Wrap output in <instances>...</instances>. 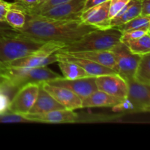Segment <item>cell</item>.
I'll use <instances>...</instances> for the list:
<instances>
[{"mask_svg":"<svg viewBox=\"0 0 150 150\" xmlns=\"http://www.w3.org/2000/svg\"><path fill=\"white\" fill-rule=\"evenodd\" d=\"M95 29L96 28L81 20H55L26 13V23L18 31L40 42H58L67 45Z\"/></svg>","mask_w":150,"mask_h":150,"instance_id":"obj_1","label":"cell"},{"mask_svg":"<svg viewBox=\"0 0 150 150\" xmlns=\"http://www.w3.org/2000/svg\"><path fill=\"white\" fill-rule=\"evenodd\" d=\"M45 43L26 36L6 22L0 23V62L8 63L26 57Z\"/></svg>","mask_w":150,"mask_h":150,"instance_id":"obj_2","label":"cell"},{"mask_svg":"<svg viewBox=\"0 0 150 150\" xmlns=\"http://www.w3.org/2000/svg\"><path fill=\"white\" fill-rule=\"evenodd\" d=\"M122 32L117 27L95 29L75 42L64 45L59 52L71 53L86 51H109L121 42Z\"/></svg>","mask_w":150,"mask_h":150,"instance_id":"obj_3","label":"cell"},{"mask_svg":"<svg viewBox=\"0 0 150 150\" xmlns=\"http://www.w3.org/2000/svg\"><path fill=\"white\" fill-rule=\"evenodd\" d=\"M4 83L8 89H19L30 83H40L62 77L48 66L36 67H16L4 63Z\"/></svg>","mask_w":150,"mask_h":150,"instance_id":"obj_4","label":"cell"},{"mask_svg":"<svg viewBox=\"0 0 150 150\" xmlns=\"http://www.w3.org/2000/svg\"><path fill=\"white\" fill-rule=\"evenodd\" d=\"M65 44L58 42H47L34 52L22 58L17 59L10 62L5 63L7 65L16 67H36L48 66L57 62V56L55 53L61 50Z\"/></svg>","mask_w":150,"mask_h":150,"instance_id":"obj_5","label":"cell"},{"mask_svg":"<svg viewBox=\"0 0 150 150\" xmlns=\"http://www.w3.org/2000/svg\"><path fill=\"white\" fill-rule=\"evenodd\" d=\"M117 66V74L126 81L133 79L135 71L142 56L133 54L125 44L120 42L109 50Z\"/></svg>","mask_w":150,"mask_h":150,"instance_id":"obj_6","label":"cell"},{"mask_svg":"<svg viewBox=\"0 0 150 150\" xmlns=\"http://www.w3.org/2000/svg\"><path fill=\"white\" fill-rule=\"evenodd\" d=\"M39 83H30L21 86L10 100L9 112L24 116L29 114L38 96Z\"/></svg>","mask_w":150,"mask_h":150,"instance_id":"obj_7","label":"cell"},{"mask_svg":"<svg viewBox=\"0 0 150 150\" xmlns=\"http://www.w3.org/2000/svg\"><path fill=\"white\" fill-rule=\"evenodd\" d=\"M86 0H71L39 13V16L55 20H81Z\"/></svg>","mask_w":150,"mask_h":150,"instance_id":"obj_8","label":"cell"},{"mask_svg":"<svg viewBox=\"0 0 150 150\" xmlns=\"http://www.w3.org/2000/svg\"><path fill=\"white\" fill-rule=\"evenodd\" d=\"M95 79L96 77L95 76H89L77 79H67L61 77L59 79L49 81L47 83L54 86L67 88L83 100L98 90Z\"/></svg>","mask_w":150,"mask_h":150,"instance_id":"obj_9","label":"cell"},{"mask_svg":"<svg viewBox=\"0 0 150 150\" xmlns=\"http://www.w3.org/2000/svg\"><path fill=\"white\" fill-rule=\"evenodd\" d=\"M95 83L98 90L121 100L127 98L128 91L127 83L117 73L97 76Z\"/></svg>","mask_w":150,"mask_h":150,"instance_id":"obj_10","label":"cell"},{"mask_svg":"<svg viewBox=\"0 0 150 150\" xmlns=\"http://www.w3.org/2000/svg\"><path fill=\"white\" fill-rule=\"evenodd\" d=\"M127 98L134 107V112H149L150 109V86L138 83L134 79L127 81Z\"/></svg>","mask_w":150,"mask_h":150,"instance_id":"obj_11","label":"cell"},{"mask_svg":"<svg viewBox=\"0 0 150 150\" xmlns=\"http://www.w3.org/2000/svg\"><path fill=\"white\" fill-rule=\"evenodd\" d=\"M81 21L98 29L111 28L109 18V0L82 12Z\"/></svg>","mask_w":150,"mask_h":150,"instance_id":"obj_12","label":"cell"},{"mask_svg":"<svg viewBox=\"0 0 150 150\" xmlns=\"http://www.w3.org/2000/svg\"><path fill=\"white\" fill-rule=\"evenodd\" d=\"M41 85L46 92L66 109L74 111L82 108V100L70 89L49 84L47 82H42Z\"/></svg>","mask_w":150,"mask_h":150,"instance_id":"obj_13","label":"cell"},{"mask_svg":"<svg viewBox=\"0 0 150 150\" xmlns=\"http://www.w3.org/2000/svg\"><path fill=\"white\" fill-rule=\"evenodd\" d=\"M23 117L29 122L42 123H74L79 121V116L73 110L60 109L42 114H27Z\"/></svg>","mask_w":150,"mask_h":150,"instance_id":"obj_14","label":"cell"},{"mask_svg":"<svg viewBox=\"0 0 150 150\" xmlns=\"http://www.w3.org/2000/svg\"><path fill=\"white\" fill-rule=\"evenodd\" d=\"M55 54L57 56V60H64V61L76 63L81 66L91 76L97 77V76H103V75L117 73L114 70L109 67H105V66L100 64L91 60L86 59L74 57V56L70 55L66 53L59 52V51H57Z\"/></svg>","mask_w":150,"mask_h":150,"instance_id":"obj_15","label":"cell"},{"mask_svg":"<svg viewBox=\"0 0 150 150\" xmlns=\"http://www.w3.org/2000/svg\"><path fill=\"white\" fill-rule=\"evenodd\" d=\"M60 109L66 108L59 103L48 92H46L42 86L41 83H40L36 100L29 114H42Z\"/></svg>","mask_w":150,"mask_h":150,"instance_id":"obj_16","label":"cell"},{"mask_svg":"<svg viewBox=\"0 0 150 150\" xmlns=\"http://www.w3.org/2000/svg\"><path fill=\"white\" fill-rule=\"evenodd\" d=\"M66 54L93 61L98 64L112 69L117 73V63L114 59L113 54L110 51H86L66 53Z\"/></svg>","mask_w":150,"mask_h":150,"instance_id":"obj_17","label":"cell"},{"mask_svg":"<svg viewBox=\"0 0 150 150\" xmlns=\"http://www.w3.org/2000/svg\"><path fill=\"white\" fill-rule=\"evenodd\" d=\"M123 100L110 95L100 90H97L82 100V108L95 107H113Z\"/></svg>","mask_w":150,"mask_h":150,"instance_id":"obj_18","label":"cell"},{"mask_svg":"<svg viewBox=\"0 0 150 150\" xmlns=\"http://www.w3.org/2000/svg\"><path fill=\"white\" fill-rule=\"evenodd\" d=\"M141 6L142 1L140 0H130L117 16L111 19L110 26L119 27L139 16L141 13Z\"/></svg>","mask_w":150,"mask_h":150,"instance_id":"obj_19","label":"cell"},{"mask_svg":"<svg viewBox=\"0 0 150 150\" xmlns=\"http://www.w3.org/2000/svg\"><path fill=\"white\" fill-rule=\"evenodd\" d=\"M5 22L13 29L20 30L26 23V13L16 2L11 3L5 16Z\"/></svg>","mask_w":150,"mask_h":150,"instance_id":"obj_20","label":"cell"},{"mask_svg":"<svg viewBox=\"0 0 150 150\" xmlns=\"http://www.w3.org/2000/svg\"><path fill=\"white\" fill-rule=\"evenodd\" d=\"M58 66L62 73V77L67 79H77L89 76L81 66L71 62L57 60Z\"/></svg>","mask_w":150,"mask_h":150,"instance_id":"obj_21","label":"cell"},{"mask_svg":"<svg viewBox=\"0 0 150 150\" xmlns=\"http://www.w3.org/2000/svg\"><path fill=\"white\" fill-rule=\"evenodd\" d=\"M133 79L138 83L150 86V54L141 57Z\"/></svg>","mask_w":150,"mask_h":150,"instance_id":"obj_22","label":"cell"},{"mask_svg":"<svg viewBox=\"0 0 150 150\" xmlns=\"http://www.w3.org/2000/svg\"><path fill=\"white\" fill-rule=\"evenodd\" d=\"M133 54L144 55L150 54V35L147 32L141 38L123 42Z\"/></svg>","mask_w":150,"mask_h":150,"instance_id":"obj_23","label":"cell"},{"mask_svg":"<svg viewBox=\"0 0 150 150\" xmlns=\"http://www.w3.org/2000/svg\"><path fill=\"white\" fill-rule=\"evenodd\" d=\"M117 28H118L122 32L133 29H150V16L139 15Z\"/></svg>","mask_w":150,"mask_h":150,"instance_id":"obj_24","label":"cell"},{"mask_svg":"<svg viewBox=\"0 0 150 150\" xmlns=\"http://www.w3.org/2000/svg\"><path fill=\"white\" fill-rule=\"evenodd\" d=\"M71 1V0H46V1L39 3L37 5L32 7H24V6L21 5V4L16 2V1H15V2L19 4V6L23 9L25 13H29V14H39V13L49 10L50 8L54 7V6H57L58 4H62V3L67 2V1Z\"/></svg>","mask_w":150,"mask_h":150,"instance_id":"obj_25","label":"cell"},{"mask_svg":"<svg viewBox=\"0 0 150 150\" xmlns=\"http://www.w3.org/2000/svg\"><path fill=\"white\" fill-rule=\"evenodd\" d=\"M8 89L3 85H0V115L9 112L10 98L7 92Z\"/></svg>","mask_w":150,"mask_h":150,"instance_id":"obj_26","label":"cell"},{"mask_svg":"<svg viewBox=\"0 0 150 150\" xmlns=\"http://www.w3.org/2000/svg\"><path fill=\"white\" fill-rule=\"evenodd\" d=\"M130 0H109V18L117 16Z\"/></svg>","mask_w":150,"mask_h":150,"instance_id":"obj_27","label":"cell"},{"mask_svg":"<svg viewBox=\"0 0 150 150\" xmlns=\"http://www.w3.org/2000/svg\"><path fill=\"white\" fill-rule=\"evenodd\" d=\"M150 32V29H133V30L126 31L122 33L121 42L132 40L141 38L147 32Z\"/></svg>","mask_w":150,"mask_h":150,"instance_id":"obj_28","label":"cell"},{"mask_svg":"<svg viewBox=\"0 0 150 150\" xmlns=\"http://www.w3.org/2000/svg\"><path fill=\"white\" fill-rule=\"evenodd\" d=\"M29 120L23 116L19 114L7 112L6 114L0 115V122L11 123V122H29Z\"/></svg>","mask_w":150,"mask_h":150,"instance_id":"obj_29","label":"cell"},{"mask_svg":"<svg viewBox=\"0 0 150 150\" xmlns=\"http://www.w3.org/2000/svg\"><path fill=\"white\" fill-rule=\"evenodd\" d=\"M11 3L7 2L4 0H0V23L5 22V16L7 10L10 9Z\"/></svg>","mask_w":150,"mask_h":150,"instance_id":"obj_30","label":"cell"},{"mask_svg":"<svg viewBox=\"0 0 150 150\" xmlns=\"http://www.w3.org/2000/svg\"><path fill=\"white\" fill-rule=\"evenodd\" d=\"M140 15L144 16H150V0H142Z\"/></svg>","mask_w":150,"mask_h":150,"instance_id":"obj_31","label":"cell"},{"mask_svg":"<svg viewBox=\"0 0 150 150\" xmlns=\"http://www.w3.org/2000/svg\"><path fill=\"white\" fill-rule=\"evenodd\" d=\"M106 1H108V0H86L85 1L84 7H83V11L91 8V7L98 5V4H102V3L105 2Z\"/></svg>","mask_w":150,"mask_h":150,"instance_id":"obj_32","label":"cell"},{"mask_svg":"<svg viewBox=\"0 0 150 150\" xmlns=\"http://www.w3.org/2000/svg\"><path fill=\"white\" fill-rule=\"evenodd\" d=\"M15 1L26 7H34L40 3V0H15Z\"/></svg>","mask_w":150,"mask_h":150,"instance_id":"obj_33","label":"cell"},{"mask_svg":"<svg viewBox=\"0 0 150 150\" xmlns=\"http://www.w3.org/2000/svg\"><path fill=\"white\" fill-rule=\"evenodd\" d=\"M4 63L0 62V85H3L4 83Z\"/></svg>","mask_w":150,"mask_h":150,"instance_id":"obj_34","label":"cell"},{"mask_svg":"<svg viewBox=\"0 0 150 150\" xmlns=\"http://www.w3.org/2000/svg\"><path fill=\"white\" fill-rule=\"evenodd\" d=\"M46 1V0H40V3L43 2V1Z\"/></svg>","mask_w":150,"mask_h":150,"instance_id":"obj_35","label":"cell"},{"mask_svg":"<svg viewBox=\"0 0 150 150\" xmlns=\"http://www.w3.org/2000/svg\"><path fill=\"white\" fill-rule=\"evenodd\" d=\"M140 1H142V0H140Z\"/></svg>","mask_w":150,"mask_h":150,"instance_id":"obj_36","label":"cell"}]
</instances>
